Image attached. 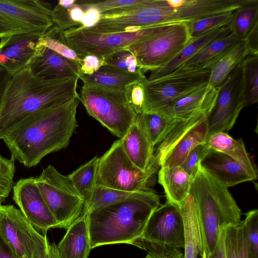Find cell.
I'll return each instance as SVG.
<instances>
[{
  "label": "cell",
  "instance_id": "obj_42",
  "mask_svg": "<svg viewBox=\"0 0 258 258\" xmlns=\"http://www.w3.org/2000/svg\"><path fill=\"white\" fill-rule=\"evenodd\" d=\"M243 221L249 247L254 258H258V210L247 212Z\"/></svg>",
  "mask_w": 258,
  "mask_h": 258
},
{
  "label": "cell",
  "instance_id": "obj_56",
  "mask_svg": "<svg viewBox=\"0 0 258 258\" xmlns=\"http://www.w3.org/2000/svg\"><path fill=\"white\" fill-rule=\"evenodd\" d=\"M144 258H153V256L149 253H148L146 257Z\"/></svg>",
  "mask_w": 258,
  "mask_h": 258
},
{
  "label": "cell",
  "instance_id": "obj_54",
  "mask_svg": "<svg viewBox=\"0 0 258 258\" xmlns=\"http://www.w3.org/2000/svg\"><path fill=\"white\" fill-rule=\"evenodd\" d=\"M12 76L0 67V110L5 94Z\"/></svg>",
  "mask_w": 258,
  "mask_h": 258
},
{
  "label": "cell",
  "instance_id": "obj_6",
  "mask_svg": "<svg viewBox=\"0 0 258 258\" xmlns=\"http://www.w3.org/2000/svg\"><path fill=\"white\" fill-rule=\"evenodd\" d=\"M210 76L208 68H178L161 77L143 81V112L158 113L178 100L207 87Z\"/></svg>",
  "mask_w": 258,
  "mask_h": 258
},
{
  "label": "cell",
  "instance_id": "obj_25",
  "mask_svg": "<svg viewBox=\"0 0 258 258\" xmlns=\"http://www.w3.org/2000/svg\"><path fill=\"white\" fill-rule=\"evenodd\" d=\"M206 118L195 125L175 144L161 161L160 167L180 166L192 150L207 142Z\"/></svg>",
  "mask_w": 258,
  "mask_h": 258
},
{
  "label": "cell",
  "instance_id": "obj_50",
  "mask_svg": "<svg viewBox=\"0 0 258 258\" xmlns=\"http://www.w3.org/2000/svg\"><path fill=\"white\" fill-rule=\"evenodd\" d=\"M77 3L85 8V14L83 18L82 27L91 28L95 26L99 21L101 18L100 12L95 7Z\"/></svg>",
  "mask_w": 258,
  "mask_h": 258
},
{
  "label": "cell",
  "instance_id": "obj_38",
  "mask_svg": "<svg viewBox=\"0 0 258 258\" xmlns=\"http://www.w3.org/2000/svg\"><path fill=\"white\" fill-rule=\"evenodd\" d=\"M144 191H127L96 184L91 199L87 206L85 208L84 212H88L112 203L138 197Z\"/></svg>",
  "mask_w": 258,
  "mask_h": 258
},
{
  "label": "cell",
  "instance_id": "obj_22",
  "mask_svg": "<svg viewBox=\"0 0 258 258\" xmlns=\"http://www.w3.org/2000/svg\"><path fill=\"white\" fill-rule=\"evenodd\" d=\"M79 78L84 85L123 91L130 84L147 78L141 69L135 73H131L105 65L92 75L81 74Z\"/></svg>",
  "mask_w": 258,
  "mask_h": 258
},
{
  "label": "cell",
  "instance_id": "obj_17",
  "mask_svg": "<svg viewBox=\"0 0 258 258\" xmlns=\"http://www.w3.org/2000/svg\"><path fill=\"white\" fill-rule=\"evenodd\" d=\"M43 34L30 33L0 39V67L11 76L27 68Z\"/></svg>",
  "mask_w": 258,
  "mask_h": 258
},
{
  "label": "cell",
  "instance_id": "obj_30",
  "mask_svg": "<svg viewBox=\"0 0 258 258\" xmlns=\"http://www.w3.org/2000/svg\"><path fill=\"white\" fill-rule=\"evenodd\" d=\"M238 41L239 40L231 33L217 38L208 43L177 69H209L214 62Z\"/></svg>",
  "mask_w": 258,
  "mask_h": 258
},
{
  "label": "cell",
  "instance_id": "obj_48",
  "mask_svg": "<svg viewBox=\"0 0 258 258\" xmlns=\"http://www.w3.org/2000/svg\"><path fill=\"white\" fill-rule=\"evenodd\" d=\"M106 65L105 58L93 54L86 55L80 65L81 74L92 75Z\"/></svg>",
  "mask_w": 258,
  "mask_h": 258
},
{
  "label": "cell",
  "instance_id": "obj_13",
  "mask_svg": "<svg viewBox=\"0 0 258 258\" xmlns=\"http://www.w3.org/2000/svg\"><path fill=\"white\" fill-rule=\"evenodd\" d=\"M243 107L244 84L240 64L217 87L215 101L206 118L208 138L231 130Z\"/></svg>",
  "mask_w": 258,
  "mask_h": 258
},
{
  "label": "cell",
  "instance_id": "obj_2",
  "mask_svg": "<svg viewBox=\"0 0 258 258\" xmlns=\"http://www.w3.org/2000/svg\"><path fill=\"white\" fill-rule=\"evenodd\" d=\"M79 79L46 80L28 67L12 76L0 110V139L29 116L79 97Z\"/></svg>",
  "mask_w": 258,
  "mask_h": 258
},
{
  "label": "cell",
  "instance_id": "obj_15",
  "mask_svg": "<svg viewBox=\"0 0 258 258\" xmlns=\"http://www.w3.org/2000/svg\"><path fill=\"white\" fill-rule=\"evenodd\" d=\"M139 241L184 248L183 223L179 207L166 201L155 210Z\"/></svg>",
  "mask_w": 258,
  "mask_h": 258
},
{
  "label": "cell",
  "instance_id": "obj_24",
  "mask_svg": "<svg viewBox=\"0 0 258 258\" xmlns=\"http://www.w3.org/2000/svg\"><path fill=\"white\" fill-rule=\"evenodd\" d=\"M183 223V258L203 257V243L196 206L189 194L179 206Z\"/></svg>",
  "mask_w": 258,
  "mask_h": 258
},
{
  "label": "cell",
  "instance_id": "obj_39",
  "mask_svg": "<svg viewBox=\"0 0 258 258\" xmlns=\"http://www.w3.org/2000/svg\"><path fill=\"white\" fill-rule=\"evenodd\" d=\"M233 12L186 23L190 37L193 39L213 29L225 25H229Z\"/></svg>",
  "mask_w": 258,
  "mask_h": 258
},
{
  "label": "cell",
  "instance_id": "obj_8",
  "mask_svg": "<svg viewBox=\"0 0 258 258\" xmlns=\"http://www.w3.org/2000/svg\"><path fill=\"white\" fill-rule=\"evenodd\" d=\"M79 99L89 115L119 139L125 136L137 115L127 100L124 91L84 85Z\"/></svg>",
  "mask_w": 258,
  "mask_h": 258
},
{
  "label": "cell",
  "instance_id": "obj_36",
  "mask_svg": "<svg viewBox=\"0 0 258 258\" xmlns=\"http://www.w3.org/2000/svg\"><path fill=\"white\" fill-rule=\"evenodd\" d=\"M85 11V8L77 2L70 8H66L57 4L51 10L52 21L53 25L63 31L82 27Z\"/></svg>",
  "mask_w": 258,
  "mask_h": 258
},
{
  "label": "cell",
  "instance_id": "obj_18",
  "mask_svg": "<svg viewBox=\"0 0 258 258\" xmlns=\"http://www.w3.org/2000/svg\"><path fill=\"white\" fill-rule=\"evenodd\" d=\"M36 77L46 80H61L78 77L80 65L38 43L28 66Z\"/></svg>",
  "mask_w": 258,
  "mask_h": 258
},
{
  "label": "cell",
  "instance_id": "obj_41",
  "mask_svg": "<svg viewBox=\"0 0 258 258\" xmlns=\"http://www.w3.org/2000/svg\"><path fill=\"white\" fill-rule=\"evenodd\" d=\"M105 60L106 65L125 72L135 73L141 69L136 56L126 48L109 55Z\"/></svg>",
  "mask_w": 258,
  "mask_h": 258
},
{
  "label": "cell",
  "instance_id": "obj_35",
  "mask_svg": "<svg viewBox=\"0 0 258 258\" xmlns=\"http://www.w3.org/2000/svg\"><path fill=\"white\" fill-rule=\"evenodd\" d=\"M63 31L53 25L40 37L38 43L81 65L83 57L68 46Z\"/></svg>",
  "mask_w": 258,
  "mask_h": 258
},
{
  "label": "cell",
  "instance_id": "obj_12",
  "mask_svg": "<svg viewBox=\"0 0 258 258\" xmlns=\"http://www.w3.org/2000/svg\"><path fill=\"white\" fill-rule=\"evenodd\" d=\"M156 26L134 32L103 33L78 27L63 31L68 46L83 58L93 54L102 57L122 49L151 34Z\"/></svg>",
  "mask_w": 258,
  "mask_h": 258
},
{
  "label": "cell",
  "instance_id": "obj_43",
  "mask_svg": "<svg viewBox=\"0 0 258 258\" xmlns=\"http://www.w3.org/2000/svg\"><path fill=\"white\" fill-rule=\"evenodd\" d=\"M144 80L130 84L124 90L127 100L137 114L143 112L145 99Z\"/></svg>",
  "mask_w": 258,
  "mask_h": 258
},
{
  "label": "cell",
  "instance_id": "obj_3",
  "mask_svg": "<svg viewBox=\"0 0 258 258\" xmlns=\"http://www.w3.org/2000/svg\"><path fill=\"white\" fill-rule=\"evenodd\" d=\"M160 205L159 197L151 189L86 212L91 249L117 243L135 245L151 215Z\"/></svg>",
  "mask_w": 258,
  "mask_h": 258
},
{
  "label": "cell",
  "instance_id": "obj_27",
  "mask_svg": "<svg viewBox=\"0 0 258 258\" xmlns=\"http://www.w3.org/2000/svg\"><path fill=\"white\" fill-rule=\"evenodd\" d=\"M249 54L244 39L233 44L210 67V76L207 87L211 89L218 87Z\"/></svg>",
  "mask_w": 258,
  "mask_h": 258
},
{
  "label": "cell",
  "instance_id": "obj_53",
  "mask_svg": "<svg viewBox=\"0 0 258 258\" xmlns=\"http://www.w3.org/2000/svg\"><path fill=\"white\" fill-rule=\"evenodd\" d=\"M0 258H19L10 245L0 234Z\"/></svg>",
  "mask_w": 258,
  "mask_h": 258
},
{
  "label": "cell",
  "instance_id": "obj_19",
  "mask_svg": "<svg viewBox=\"0 0 258 258\" xmlns=\"http://www.w3.org/2000/svg\"><path fill=\"white\" fill-rule=\"evenodd\" d=\"M201 166L226 187L256 179L229 156L209 148Z\"/></svg>",
  "mask_w": 258,
  "mask_h": 258
},
{
  "label": "cell",
  "instance_id": "obj_5",
  "mask_svg": "<svg viewBox=\"0 0 258 258\" xmlns=\"http://www.w3.org/2000/svg\"><path fill=\"white\" fill-rule=\"evenodd\" d=\"M160 168L153 159L146 171L140 169L127 157L119 139L99 158L96 184L127 191L149 190Z\"/></svg>",
  "mask_w": 258,
  "mask_h": 258
},
{
  "label": "cell",
  "instance_id": "obj_23",
  "mask_svg": "<svg viewBox=\"0 0 258 258\" xmlns=\"http://www.w3.org/2000/svg\"><path fill=\"white\" fill-rule=\"evenodd\" d=\"M217 90V87H205L178 100L157 114L168 118L180 120L188 118L201 111L209 112L215 101Z\"/></svg>",
  "mask_w": 258,
  "mask_h": 258
},
{
  "label": "cell",
  "instance_id": "obj_34",
  "mask_svg": "<svg viewBox=\"0 0 258 258\" xmlns=\"http://www.w3.org/2000/svg\"><path fill=\"white\" fill-rule=\"evenodd\" d=\"M244 84V107L258 101V54H248L241 63Z\"/></svg>",
  "mask_w": 258,
  "mask_h": 258
},
{
  "label": "cell",
  "instance_id": "obj_40",
  "mask_svg": "<svg viewBox=\"0 0 258 258\" xmlns=\"http://www.w3.org/2000/svg\"><path fill=\"white\" fill-rule=\"evenodd\" d=\"M15 161L0 155V204L9 197L14 185Z\"/></svg>",
  "mask_w": 258,
  "mask_h": 258
},
{
  "label": "cell",
  "instance_id": "obj_11",
  "mask_svg": "<svg viewBox=\"0 0 258 258\" xmlns=\"http://www.w3.org/2000/svg\"><path fill=\"white\" fill-rule=\"evenodd\" d=\"M0 234L19 258H47L49 242L13 205L0 204Z\"/></svg>",
  "mask_w": 258,
  "mask_h": 258
},
{
  "label": "cell",
  "instance_id": "obj_44",
  "mask_svg": "<svg viewBox=\"0 0 258 258\" xmlns=\"http://www.w3.org/2000/svg\"><path fill=\"white\" fill-rule=\"evenodd\" d=\"M209 149V147L207 143L197 146L190 151L180 166L187 174L194 177L201 161L206 155Z\"/></svg>",
  "mask_w": 258,
  "mask_h": 258
},
{
  "label": "cell",
  "instance_id": "obj_16",
  "mask_svg": "<svg viewBox=\"0 0 258 258\" xmlns=\"http://www.w3.org/2000/svg\"><path fill=\"white\" fill-rule=\"evenodd\" d=\"M13 190V200L36 230L45 235L49 229L57 228L56 222L38 189L35 177L20 179Z\"/></svg>",
  "mask_w": 258,
  "mask_h": 258
},
{
  "label": "cell",
  "instance_id": "obj_21",
  "mask_svg": "<svg viewBox=\"0 0 258 258\" xmlns=\"http://www.w3.org/2000/svg\"><path fill=\"white\" fill-rule=\"evenodd\" d=\"M57 247L61 258L88 257L92 249L86 212L68 227Z\"/></svg>",
  "mask_w": 258,
  "mask_h": 258
},
{
  "label": "cell",
  "instance_id": "obj_7",
  "mask_svg": "<svg viewBox=\"0 0 258 258\" xmlns=\"http://www.w3.org/2000/svg\"><path fill=\"white\" fill-rule=\"evenodd\" d=\"M192 39L186 23L158 25L151 34L124 48L136 56L145 74L161 69Z\"/></svg>",
  "mask_w": 258,
  "mask_h": 258
},
{
  "label": "cell",
  "instance_id": "obj_37",
  "mask_svg": "<svg viewBox=\"0 0 258 258\" xmlns=\"http://www.w3.org/2000/svg\"><path fill=\"white\" fill-rule=\"evenodd\" d=\"M142 116L146 130L154 148L178 120L152 112H143Z\"/></svg>",
  "mask_w": 258,
  "mask_h": 258
},
{
  "label": "cell",
  "instance_id": "obj_55",
  "mask_svg": "<svg viewBox=\"0 0 258 258\" xmlns=\"http://www.w3.org/2000/svg\"><path fill=\"white\" fill-rule=\"evenodd\" d=\"M47 258H61L58 251L57 245L55 243H49Z\"/></svg>",
  "mask_w": 258,
  "mask_h": 258
},
{
  "label": "cell",
  "instance_id": "obj_31",
  "mask_svg": "<svg viewBox=\"0 0 258 258\" xmlns=\"http://www.w3.org/2000/svg\"><path fill=\"white\" fill-rule=\"evenodd\" d=\"M209 112L201 111L187 119L178 120L164 139L154 148V159L160 163L167 153L191 127L207 117Z\"/></svg>",
  "mask_w": 258,
  "mask_h": 258
},
{
  "label": "cell",
  "instance_id": "obj_29",
  "mask_svg": "<svg viewBox=\"0 0 258 258\" xmlns=\"http://www.w3.org/2000/svg\"><path fill=\"white\" fill-rule=\"evenodd\" d=\"M206 143L209 148L229 156L257 178L256 168L241 139H234L227 133L220 132L210 136Z\"/></svg>",
  "mask_w": 258,
  "mask_h": 258
},
{
  "label": "cell",
  "instance_id": "obj_52",
  "mask_svg": "<svg viewBox=\"0 0 258 258\" xmlns=\"http://www.w3.org/2000/svg\"><path fill=\"white\" fill-rule=\"evenodd\" d=\"M225 228L220 233L219 238L213 251L207 258H226L224 247ZM202 258H204L203 257Z\"/></svg>",
  "mask_w": 258,
  "mask_h": 258
},
{
  "label": "cell",
  "instance_id": "obj_58",
  "mask_svg": "<svg viewBox=\"0 0 258 258\" xmlns=\"http://www.w3.org/2000/svg\"><path fill=\"white\" fill-rule=\"evenodd\" d=\"M200 258H202V257H200Z\"/></svg>",
  "mask_w": 258,
  "mask_h": 258
},
{
  "label": "cell",
  "instance_id": "obj_26",
  "mask_svg": "<svg viewBox=\"0 0 258 258\" xmlns=\"http://www.w3.org/2000/svg\"><path fill=\"white\" fill-rule=\"evenodd\" d=\"M158 182L163 186L167 202L179 207L189 195L194 177L180 166L160 167Z\"/></svg>",
  "mask_w": 258,
  "mask_h": 258
},
{
  "label": "cell",
  "instance_id": "obj_46",
  "mask_svg": "<svg viewBox=\"0 0 258 258\" xmlns=\"http://www.w3.org/2000/svg\"><path fill=\"white\" fill-rule=\"evenodd\" d=\"M237 225L238 224L229 225L225 229L224 247L226 258H239Z\"/></svg>",
  "mask_w": 258,
  "mask_h": 258
},
{
  "label": "cell",
  "instance_id": "obj_20",
  "mask_svg": "<svg viewBox=\"0 0 258 258\" xmlns=\"http://www.w3.org/2000/svg\"><path fill=\"white\" fill-rule=\"evenodd\" d=\"M120 139L131 161L140 169L146 171L154 158V147L146 130L142 113L137 114L127 132Z\"/></svg>",
  "mask_w": 258,
  "mask_h": 258
},
{
  "label": "cell",
  "instance_id": "obj_47",
  "mask_svg": "<svg viewBox=\"0 0 258 258\" xmlns=\"http://www.w3.org/2000/svg\"><path fill=\"white\" fill-rule=\"evenodd\" d=\"M141 1L142 0L77 1L79 4L95 7L101 13L112 9L137 4Z\"/></svg>",
  "mask_w": 258,
  "mask_h": 258
},
{
  "label": "cell",
  "instance_id": "obj_57",
  "mask_svg": "<svg viewBox=\"0 0 258 258\" xmlns=\"http://www.w3.org/2000/svg\"><path fill=\"white\" fill-rule=\"evenodd\" d=\"M153 6H154V13H155V25H156V21H155V12L154 5V0H153Z\"/></svg>",
  "mask_w": 258,
  "mask_h": 258
},
{
  "label": "cell",
  "instance_id": "obj_33",
  "mask_svg": "<svg viewBox=\"0 0 258 258\" xmlns=\"http://www.w3.org/2000/svg\"><path fill=\"white\" fill-rule=\"evenodd\" d=\"M258 23V0H250L233 12L231 33L239 40H244Z\"/></svg>",
  "mask_w": 258,
  "mask_h": 258
},
{
  "label": "cell",
  "instance_id": "obj_10",
  "mask_svg": "<svg viewBox=\"0 0 258 258\" xmlns=\"http://www.w3.org/2000/svg\"><path fill=\"white\" fill-rule=\"evenodd\" d=\"M52 9L39 0H0V39L30 33L44 34L53 25Z\"/></svg>",
  "mask_w": 258,
  "mask_h": 258
},
{
  "label": "cell",
  "instance_id": "obj_28",
  "mask_svg": "<svg viewBox=\"0 0 258 258\" xmlns=\"http://www.w3.org/2000/svg\"><path fill=\"white\" fill-rule=\"evenodd\" d=\"M231 33L229 25H225L207 32L196 38L164 67L151 72L149 80L155 79L169 74L179 68L183 63L190 58L203 47L212 40Z\"/></svg>",
  "mask_w": 258,
  "mask_h": 258
},
{
  "label": "cell",
  "instance_id": "obj_4",
  "mask_svg": "<svg viewBox=\"0 0 258 258\" xmlns=\"http://www.w3.org/2000/svg\"><path fill=\"white\" fill-rule=\"evenodd\" d=\"M197 211L203 254L207 258L217 243L221 230L240 222V208L228 187L206 171L199 164L189 191Z\"/></svg>",
  "mask_w": 258,
  "mask_h": 258
},
{
  "label": "cell",
  "instance_id": "obj_45",
  "mask_svg": "<svg viewBox=\"0 0 258 258\" xmlns=\"http://www.w3.org/2000/svg\"><path fill=\"white\" fill-rule=\"evenodd\" d=\"M137 246L147 251L153 258H183L177 248L143 241H139Z\"/></svg>",
  "mask_w": 258,
  "mask_h": 258
},
{
  "label": "cell",
  "instance_id": "obj_9",
  "mask_svg": "<svg viewBox=\"0 0 258 258\" xmlns=\"http://www.w3.org/2000/svg\"><path fill=\"white\" fill-rule=\"evenodd\" d=\"M40 192L57 228L67 229L84 210V201L68 176L49 165L36 177Z\"/></svg>",
  "mask_w": 258,
  "mask_h": 258
},
{
  "label": "cell",
  "instance_id": "obj_51",
  "mask_svg": "<svg viewBox=\"0 0 258 258\" xmlns=\"http://www.w3.org/2000/svg\"><path fill=\"white\" fill-rule=\"evenodd\" d=\"M244 40L250 54H258V23L250 31Z\"/></svg>",
  "mask_w": 258,
  "mask_h": 258
},
{
  "label": "cell",
  "instance_id": "obj_14",
  "mask_svg": "<svg viewBox=\"0 0 258 258\" xmlns=\"http://www.w3.org/2000/svg\"><path fill=\"white\" fill-rule=\"evenodd\" d=\"M245 0H157L161 25L188 23L233 12Z\"/></svg>",
  "mask_w": 258,
  "mask_h": 258
},
{
  "label": "cell",
  "instance_id": "obj_32",
  "mask_svg": "<svg viewBox=\"0 0 258 258\" xmlns=\"http://www.w3.org/2000/svg\"><path fill=\"white\" fill-rule=\"evenodd\" d=\"M99 158L94 157L69 175L84 201L88 204L96 184Z\"/></svg>",
  "mask_w": 258,
  "mask_h": 258
},
{
  "label": "cell",
  "instance_id": "obj_49",
  "mask_svg": "<svg viewBox=\"0 0 258 258\" xmlns=\"http://www.w3.org/2000/svg\"><path fill=\"white\" fill-rule=\"evenodd\" d=\"M237 226L239 258H254L246 238L243 221H241Z\"/></svg>",
  "mask_w": 258,
  "mask_h": 258
},
{
  "label": "cell",
  "instance_id": "obj_1",
  "mask_svg": "<svg viewBox=\"0 0 258 258\" xmlns=\"http://www.w3.org/2000/svg\"><path fill=\"white\" fill-rule=\"evenodd\" d=\"M79 97L37 112L20 122L2 140L11 158L25 167L36 166L48 154L66 148L78 126Z\"/></svg>",
  "mask_w": 258,
  "mask_h": 258
}]
</instances>
